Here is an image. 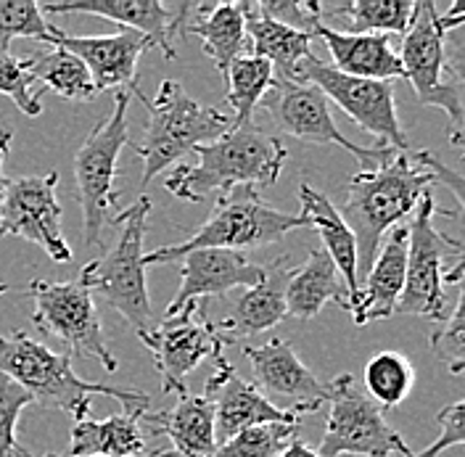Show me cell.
Masks as SVG:
<instances>
[{
	"mask_svg": "<svg viewBox=\"0 0 465 457\" xmlns=\"http://www.w3.org/2000/svg\"><path fill=\"white\" fill-rule=\"evenodd\" d=\"M0 373L16 381L32 397V404L69 412L74 421L87 418L93 397H112L122 402L127 412H148L151 404V397L138 389L106 386L80 378L72 368L69 354L51 352L25 331L0 336Z\"/></svg>",
	"mask_w": 465,
	"mask_h": 457,
	"instance_id": "obj_4",
	"label": "cell"
},
{
	"mask_svg": "<svg viewBox=\"0 0 465 457\" xmlns=\"http://www.w3.org/2000/svg\"><path fill=\"white\" fill-rule=\"evenodd\" d=\"M465 5L455 0L450 14L439 16L431 0L415 3L410 27L402 35V77L412 85L423 106L441 109L450 119V144L463 148L465 106H463V66L460 51L450 56L447 32L463 27Z\"/></svg>",
	"mask_w": 465,
	"mask_h": 457,
	"instance_id": "obj_3",
	"label": "cell"
},
{
	"mask_svg": "<svg viewBox=\"0 0 465 457\" xmlns=\"http://www.w3.org/2000/svg\"><path fill=\"white\" fill-rule=\"evenodd\" d=\"M262 264L241 252L225 249H196L188 252L180 264V288L164 317H173L180 310L199 304V299L225 296L232 288H252L262 281Z\"/></svg>",
	"mask_w": 465,
	"mask_h": 457,
	"instance_id": "obj_18",
	"label": "cell"
},
{
	"mask_svg": "<svg viewBox=\"0 0 465 457\" xmlns=\"http://www.w3.org/2000/svg\"><path fill=\"white\" fill-rule=\"evenodd\" d=\"M45 457H72V455H45ZM141 457H167V450H156L151 455H141Z\"/></svg>",
	"mask_w": 465,
	"mask_h": 457,
	"instance_id": "obj_43",
	"label": "cell"
},
{
	"mask_svg": "<svg viewBox=\"0 0 465 457\" xmlns=\"http://www.w3.org/2000/svg\"><path fill=\"white\" fill-rule=\"evenodd\" d=\"M143 106L148 109V124L143 144L135 145L138 156L143 159L141 191L151 185L156 174L177 164L185 154L217 141L232 127L231 114L193 101L177 80H164L156 95Z\"/></svg>",
	"mask_w": 465,
	"mask_h": 457,
	"instance_id": "obj_6",
	"label": "cell"
},
{
	"mask_svg": "<svg viewBox=\"0 0 465 457\" xmlns=\"http://www.w3.org/2000/svg\"><path fill=\"white\" fill-rule=\"evenodd\" d=\"M407 225V273L405 288L394 314H415L429 320H444L450 314V302L444 286L460 283L465 273L463 243L434 228L436 201L431 191L420 199Z\"/></svg>",
	"mask_w": 465,
	"mask_h": 457,
	"instance_id": "obj_7",
	"label": "cell"
},
{
	"mask_svg": "<svg viewBox=\"0 0 465 457\" xmlns=\"http://www.w3.org/2000/svg\"><path fill=\"white\" fill-rule=\"evenodd\" d=\"M243 357L254 373V386L272 407L289 415H312L328 402V386L310 371L296 349L283 339H270L262 346H246Z\"/></svg>",
	"mask_w": 465,
	"mask_h": 457,
	"instance_id": "obj_16",
	"label": "cell"
},
{
	"mask_svg": "<svg viewBox=\"0 0 465 457\" xmlns=\"http://www.w3.org/2000/svg\"><path fill=\"white\" fill-rule=\"evenodd\" d=\"M465 404L463 402H452L444 410H439L436 421H439V436L431 442V447H426L423 452H412L410 457H439L444 450L463 444L465 439V421H463Z\"/></svg>",
	"mask_w": 465,
	"mask_h": 457,
	"instance_id": "obj_40",
	"label": "cell"
},
{
	"mask_svg": "<svg viewBox=\"0 0 465 457\" xmlns=\"http://www.w3.org/2000/svg\"><path fill=\"white\" fill-rule=\"evenodd\" d=\"M54 45L74 54L87 66L95 93L122 87L124 93L135 95L138 101H148L143 90L138 87V61L151 48V40L133 32L119 29L114 35H93V37H74L56 29Z\"/></svg>",
	"mask_w": 465,
	"mask_h": 457,
	"instance_id": "obj_17",
	"label": "cell"
},
{
	"mask_svg": "<svg viewBox=\"0 0 465 457\" xmlns=\"http://www.w3.org/2000/svg\"><path fill=\"white\" fill-rule=\"evenodd\" d=\"M29 293L35 299V325L54 336L69 349V357H93L106 373H116L119 363L112 354L101 317L95 310L93 293L74 283H51V281H32Z\"/></svg>",
	"mask_w": 465,
	"mask_h": 457,
	"instance_id": "obj_12",
	"label": "cell"
},
{
	"mask_svg": "<svg viewBox=\"0 0 465 457\" xmlns=\"http://www.w3.org/2000/svg\"><path fill=\"white\" fill-rule=\"evenodd\" d=\"M299 204H302V217L307 220L310 228L318 230V235L322 238V252L331 257L333 267L339 270L344 286L349 293V313H357L360 299H362V286L357 278V243L354 235L344 223L341 212L333 206V201L328 199L325 194L315 191L312 185L302 183L299 185Z\"/></svg>",
	"mask_w": 465,
	"mask_h": 457,
	"instance_id": "obj_22",
	"label": "cell"
},
{
	"mask_svg": "<svg viewBox=\"0 0 465 457\" xmlns=\"http://www.w3.org/2000/svg\"><path fill=\"white\" fill-rule=\"evenodd\" d=\"M58 172L8 180L0 204V238L19 235L40 246L54 262H72V249L61 230V204L56 199Z\"/></svg>",
	"mask_w": 465,
	"mask_h": 457,
	"instance_id": "obj_15",
	"label": "cell"
},
{
	"mask_svg": "<svg viewBox=\"0 0 465 457\" xmlns=\"http://www.w3.org/2000/svg\"><path fill=\"white\" fill-rule=\"evenodd\" d=\"M299 426L302 423H262L238 431L217 447L214 457H278L291 439H296Z\"/></svg>",
	"mask_w": 465,
	"mask_h": 457,
	"instance_id": "obj_35",
	"label": "cell"
},
{
	"mask_svg": "<svg viewBox=\"0 0 465 457\" xmlns=\"http://www.w3.org/2000/svg\"><path fill=\"white\" fill-rule=\"evenodd\" d=\"M199 162L180 164L164 180V188L183 201L202 204L212 194H228L232 188H270L286 167L289 151L275 135L254 124L231 127L212 144L193 151Z\"/></svg>",
	"mask_w": 465,
	"mask_h": 457,
	"instance_id": "obj_2",
	"label": "cell"
},
{
	"mask_svg": "<svg viewBox=\"0 0 465 457\" xmlns=\"http://www.w3.org/2000/svg\"><path fill=\"white\" fill-rule=\"evenodd\" d=\"M27 72L35 83H43V90H54L61 98L69 101H93L95 85L87 66L69 51L51 45V51L25 58Z\"/></svg>",
	"mask_w": 465,
	"mask_h": 457,
	"instance_id": "obj_31",
	"label": "cell"
},
{
	"mask_svg": "<svg viewBox=\"0 0 465 457\" xmlns=\"http://www.w3.org/2000/svg\"><path fill=\"white\" fill-rule=\"evenodd\" d=\"M293 273L289 257L275 259L262 270V281L257 286L246 288L238 302L232 304L231 314L220 323H214L217 333L225 342H235L243 336H257L278 323H283L286 313V286Z\"/></svg>",
	"mask_w": 465,
	"mask_h": 457,
	"instance_id": "obj_21",
	"label": "cell"
},
{
	"mask_svg": "<svg viewBox=\"0 0 465 457\" xmlns=\"http://www.w3.org/2000/svg\"><path fill=\"white\" fill-rule=\"evenodd\" d=\"M315 37L331 51V66L341 75L376 83H394L402 77V61L386 35H349L318 25Z\"/></svg>",
	"mask_w": 465,
	"mask_h": 457,
	"instance_id": "obj_23",
	"label": "cell"
},
{
	"mask_svg": "<svg viewBox=\"0 0 465 457\" xmlns=\"http://www.w3.org/2000/svg\"><path fill=\"white\" fill-rule=\"evenodd\" d=\"M436 183L450 185L463 206V174L441 164L431 151H394L383 164L351 174L341 217L357 243L360 286L381 249V238L412 214Z\"/></svg>",
	"mask_w": 465,
	"mask_h": 457,
	"instance_id": "obj_1",
	"label": "cell"
},
{
	"mask_svg": "<svg viewBox=\"0 0 465 457\" xmlns=\"http://www.w3.org/2000/svg\"><path fill=\"white\" fill-rule=\"evenodd\" d=\"M278 457H320L318 450H312L304 439H291L286 444V450Z\"/></svg>",
	"mask_w": 465,
	"mask_h": 457,
	"instance_id": "obj_42",
	"label": "cell"
},
{
	"mask_svg": "<svg viewBox=\"0 0 465 457\" xmlns=\"http://www.w3.org/2000/svg\"><path fill=\"white\" fill-rule=\"evenodd\" d=\"M241 8H243V19H246L249 54L264 58L272 66L275 80H291L293 83L302 61L312 56V40L315 37L307 32L286 27V25L262 19L246 8V3H241Z\"/></svg>",
	"mask_w": 465,
	"mask_h": 457,
	"instance_id": "obj_30",
	"label": "cell"
},
{
	"mask_svg": "<svg viewBox=\"0 0 465 457\" xmlns=\"http://www.w3.org/2000/svg\"><path fill=\"white\" fill-rule=\"evenodd\" d=\"M32 404L27 392L0 373V457H19L22 447L16 442V423L25 407Z\"/></svg>",
	"mask_w": 465,
	"mask_h": 457,
	"instance_id": "obj_38",
	"label": "cell"
},
{
	"mask_svg": "<svg viewBox=\"0 0 465 457\" xmlns=\"http://www.w3.org/2000/svg\"><path fill=\"white\" fill-rule=\"evenodd\" d=\"M16 37H29L54 45L56 27L32 0H0V54H8Z\"/></svg>",
	"mask_w": 465,
	"mask_h": 457,
	"instance_id": "obj_34",
	"label": "cell"
},
{
	"mask_svg": "<svg viewBox=\"0 0 465 457\" xmlns=\"http://www.w3.org/2000/svg\"><path fill=\"white\" fill-rule=\"evenodd\" d=\"M127 106L130 93L119 90L114 95V109L106 119H101L74 156V177H77V196L83 206V243L90 249L104 246V230L116 220L119 191L114 180L119 170V154L130 144L127 135Z\"/></svg>",
	"mask_w": 465,
	"mask_h": 457,
	"instance_id": "obj_9",
	"label": "cell"
},
{
	"mask_svg": "<svg viewBox=\"0 0 465 457\" xmlns=\"http://www.w3.org/2000/svg\"><path fill=\"white\" fill-rule=\"evenodd\" d=\"M11 130L5 127V124H0V204H3V194H5V185H8V180H5V174H3V162H5V156H8V148H11Z\"/></svg>",
	"mask_w": 465,
	"mask_h": 457,
	"instance_id": "obj_41",
	"label": "cell"
},
{
	"mask_svg": "<svg viewBox=\"0 0 465 457\" xmlns=\"http://www.w3.org/2000/svg\"><path fill=\"white\" fill-rule=\"evenodd\" d=\"M293 228H310L302 214L281 212L270 204H264L260 191L254 188H232L223 194L212 217L191 230V235L173 246H159L143 257L145 267L164 264L185 257L196 249H225V252H246L270 246L286 238Z\"/></svg>",
	"mask_w": 465,
	"mask_h": 457,
	"instance_id": "obj_5",
	"label": "cell"
},
{
	"mask_svg": "<svg viewBox=\"0 0 465 457\" xmlns=\"http://www.w3.org/2000/svg\"><path fill=\"white\" fill-rule=\"evenodd\" d=\"M293 83L315 85L328 98V104H336L344 114L354 119L357 127L376 135L381 145L407 151V135L397 116L394 83L349 77L318 56H307L302 61Z\"/></svg>",
	"mask_w": 465,
	"mask_h": 457,
	"instance_id": "obj_13",
	"label": "cell"
},
{
	"mask_svg": "<svg viewBox=\"0 0 465 457\" xmlns=\"http://www.w3.org/2000/svg\"><path fill=\"white\" fill-rule=\"evenodd\" d=\"M143 429L151 436H167L174 452L183 457H214V402L209 394H183L173 410L143 415Z\"/></svg>",
	"mask_w": 465,
	"mask_h": 457,
	"instance_id": "obj_24",
	"label": "cell"
},
{
	"mask_svg": "<svg viewBox=\"0 0 465 457\" xmlns=\"http://www.w3.org/2000/svg\"><path fill=\"white\" fill-rule=\"evenodd\" d=\"M415 14L412 0H351L320 5V25L349 35H405Z\"/></svg>",
	"mask_w": 465,
	"mask_h": 457,
	"instance_id": "obj_29",
	"label": "cell"
},
{
	"mask_svg": "<svg viewBox=\"0 0 465 457\" xmlns=\"http://www.w3.org/2000/svg\"><path fill=\"white\" fill-rule=\"evenodd\" d=\"M262 106L281 133L304 144L339 145L360 162V170H373L397 151L391 145H357L354 141H349L333 122L328 98L318 87L307 83L275 80L267 95L262 98Z\"/></svg>",
	"mask_w": 465,
	"mask_h": 457,
	"instance_id": "obj_11",
	"label": "cell"
},
{
	"mask_svg": "<svg viewBox=\"0 0 465 457\" xmlns=\"http://www.w3.org/2000/svg\"><path fill=\"white\" fill-rule=\"evenodd\" d=\"M252 14L262 19L286 25L291 29L307 32L315 37V27L320 25V3H293V0H278V3H246Z\"/></svg>",
	"mask_w": 465,
	"mask_h": 457,
	"instance_id": "obj_39",
	"label": "cell"
},
{
	"mask_svg": "<svg viewBox=\"0 0 465 457\" xmlns=\"http://www.w3.org/2000/svg\"><path fill=\"white\" fill-rule=\"evenodd\" d=\"M19 457H32V455H29L27 450H25V447H22V452H19Z\"/></svg>",
	"mask_w": 465,
	"mask_h": 457,
	"instance_id": "obj_44",
	"label": "cell"
},
{
	"mask_svg": "<svg viewBox=\"0 0 465 457\" xmlns=\"http://www.w3.org/2000/svg\"><path fill=\"white\" fill-rule=\"evenodd\" d=\"M203 394L214 402V433L217 447L225 444L238 431L262 426V423H302V418L289 415L278 407L249 381H243L238 371L223 357L217 360V371L206 381Z\"/></svg>",
	"mask_w": 465,
	"mask_h": 457,
	"instance_id": "obj_19",
	"label": "cell"
},
{
	"mask_svg": "<svg viewBox=\"0 0 465 457\" xmlns=\"http://www.w3.org/2000/svg\"><path fill=\"white\" fill-rule=\"evenodd\" d=\"M365 394L376 402L378 407H397L407 400V394L415 386V368L400 352H378L365 365Z\"/></svg>",
	"mask_w": 465,
	"mask_h": 457,
	"instance_id": "obj_33",
	"label": "cell"
},
{
	"mask_svg": "<svg viewBox=\"0 0 465 457\" xmlns=\"http://www.w3.org/2000/svg\"><path fill=\"white\" fill-rule=\"evenodd\" d=\"M183 32L196 35L202 40V48L220 75H228L235 58L249 54L246 40V19L241 3H214L199 5L196 19L183 25Z\"/></svg>",
	"mask_w": 465,
	"mask_h": 457,
	"instance_id": "obj_28",
	"label": "cell"
},
{
	"mask_svg": "<svg viewBox=\"0 0 465 457\" xmlns=\"http://www.w3.org/2000/svg\"><path fill=\"white\" fill-rule=\"evenodd\" d=\"M5 291H8V286H5V283H0V293H5Z\"/></svg>",
	"mask_w": 465,
	"mask_h": 457,
	"instance_id": "obj_45",
	"label": "cell"
},
{
	"mask_svg": "<svg viewBox=\"0 0 465 457\" xmlns=\"http://www.w3.org/2000/svg\"><path fill=\"white\" fill-rule=\"evenodd\" d=\"M431 349L447 365L452 375H463L465 371V293L458 291L452 310L441 320V325L431 333Z\"/></svg>",
	"mask_w": 465,
	"mask_h": 457,
	"instance_id": "obj_36",
	"label": "cell"
},
{
	"mask_svg": "<svg viewBox=\"0 0 465 457\" xmlns=\"http://www.w3.org/2000/svg\"><path fill=\"white\" fill-rule=\"evenodd\" d=\"M145 412H116L106 421H74L69 436L72 457H141L145 452Z\"/></svg>",
	"mask_w": 465,
	"mask_h": 457,
	"instance_id": "obj_26",
	"label": "cell"
},
{
	"mask_svg": "<svg viewBox=\"0 0 465 457\" xmlns=\"http://www.w3.org/2000/svg\"><path fill=\"white\" fill-rule=\"evenodd\" d=\"M138 339L153 357L164 394L177 397L188 394V373L196 371L203 360H223V349L228 343L206 317L203 304H191L173 317H164L156 328L145 331Z\"/></svg>",
	"mask_w": 465,
	"mask_h": 457,
	"instance_id": "obj_14",
	"label": "cell"
},
{
	"mask_svg": "<svg viewBox=\"0 0 465 457\" xmlns=\"http://www.w3.org/2000/svg\"><path fill=\"white\" fill-rule=\"evenodd\" d=\"M35 77L27 72V64L22 58L11 56V54H0V93L8 95L19 112L27 116H40L43 106V90H35Z\"/></svg>",
	"mask_w": 465,
	"mask_h": 457,
	"instance_id": "obj_37",
	"label": "cell"
},
{
	"mask_svg": "<svg viewBox=\"0 0 465 457\" xmlns=\"http://www.w3.org/2000/svg\"><path fill=\"white\" fill-rule=\"evenodd\" d=\"M148 212H151L148 196H138L127 209H122L112 223L119 225L116 243L104 257L87 262L77 278L80 286L87 288L90 293H98L112 310L122 314L138 336L151 331V317H153L143 264Z\"/></svg>",
	"mask_w": 465,
	"mask_h": 457,
	"instance_id": "obj_8",
	"label": "cell"
},
{
	"mask_svg": "<svg viewBox=\"0 0 465 457\" xmlns=\"http://www.w3.org/2000/svg\"><path fill=\"white\" fill-rule=\"evenodd\" d=\"M407 273V228L397 225L386 233L383 249H378L376 259L362 281V299L357 313L351 314L357 325H368L373 320H386L394 314L400 293L405 288Z\"/></svg>",
	"mask_w": 465,
	"mask_h": 457,
	"instance_id": "obj_25",
	"label": "cell"
},
{
	"mask_svg": "<svg viewBox=\"0 0 465 457\" xmlns=\"http://www.w3.org/2000/svg\"><path fill=\"white\" fill-rule=\"evenodd\" d=\"M331 415L320 442V457H410L402 433L389 426L381 407L371 400L349 373H341L328 386Z\"/></svg>",
	"mask_w": 465,
	"mask_h": 457,
	"instance_id": "obj_10",
	"label": "cell"
},
{
	"mask_svg": "<svg viewBox=\"0 0 465 457\" xmlns=\"http://www.w3.org/2000/svg\"><path fill=\"white\" fill-rule=\"evenodd\" d=\"M43 14H87L109 19L122 29L141 32L151 40V48H159L164 58H177L174 32L183 27V16L188 5L173 14L159 0H83V3H48L40 8Z\"/></svg>",
	"mask_w": 465,
	"mask_h": 457,
	"instance_id": "obj_20",
	"label": "cell"
},
{
	"mask_svg": "<svg viewBox=\"0 0 465 457\" xmlns=\"http://www.w3.org/2000/svg\"><path fill=\"white\" fill-rule=\"evenodd\" d=\"M328 302H336L339 307L349 310V293L339 270L322 249H315L302 267H293L291 273L286 286V313L289 317L312 320Z\"/></svg>",
	"mask_w": 465,
	"mask_h": 457,
	"instance_id": "obj_27",
	"label": "cell"
},
{
	"mask_svg": "<svg viewBox=\"0 0 465 457\" xmlns=\"http://www.w3.org/2000/svg\"><path fill=\"white\" fill-rule=\"evenodd\" d=\"M228 95H225V106H231L232 127L241 124H252L254 109L262 104V98L267 95V90L275 83V72L264 58L246 56L235 58L228 69Z\"/></svg>",
	"mask_w": 465,
	"mask_h": 457,
	"instance_id": "obj_32",
	"label": "cell"
}]
</instances>
